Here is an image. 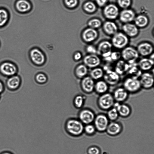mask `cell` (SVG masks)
<instances>
[{"label":"cell","mask_w":154,"mask_h":154,"mask_svg":"<svg viewBox=\"0 0 154 154\" xmlns=\"http://www.w3.org/2000/svg\"><path fill=\"white\" fill-rule=\"evenodd\" d=\"M84 125L78 119L70 118L66 121L65 130L69 135L77 137L81 136L84 132Z\"/></svg>","instance_id":"cell-1"},{"label":"cell","mask_w":154,"mask_h":154,"mask_svg":"<svg viewBox=\"0 0 154 154\" xmlns=\"http://www.w3.org/2000/svg\"><path fill=\"white\" fill-rule=\"evenodd\" d=\"M115 103L112 94L108 92L99 95L97 100L98 108L104 111H107L113 107Z\"/></svg>","instance_id":"cell-2"},{"label":"cell","mask_w":154,"mask_h":154,"mask_svg":"<svg viewBox=\"0 0 154 154\" xmlns=\"http://www.w3.org/2000/svg\"><path fill=\"white\" fill-rule=\"evenodd\" d=\"M122 86L130 94L139 92L142 88L138 79L127 76L123 79Z\"/></svg>","instance_id":"cell-3"},{"label":"cell","mask_w":154,"mask_h":154,"mask_svg":"<svg viewBox=\"0 0 154 154\" xmlns=\"http://www.w3.org/2000/svg\"><path fill=\"white\" fill-rule=\"evenodd\" d=\"M121 54L122 59L130 64L137 63L139 56L137 49L130 46L124 48Z\"/></svg>","instance_id":"cell-4"},{"label":"cell","mask_w":154,"mask_h":154,"mask_svg":"<svg viewBox=\"0 0 154 154\" xmlns=\"http://www.w3.org/2000/svg\"><path fill=\"white\" fill-rule=\"evenodd\" d=\"M128 42V37L123 32H118L112 36L111 43L115 48L122 49L126 47Z\"/></svg>","instance_id":"cell-5"},{"label":"cell","mask_w":154,"mask_h":154,"mask_svg":"<svg viewBox=\"0 0 154 154\" xmlns=\"http://www.w3.org/2000/svg\"><path fill=\"white\" fill-rule=\"evenodd\" d=\"M104 71L103 79L109 86H114L118 85L121 81V76L113 69H107Z\"/></svg>","instance_id":"cell-6"},{"label":"cell","mask_w":154,"mask_h":154,"mask_svg":"<svg viewBox=\"0 0 154 154\" xmlns=\"http://www.w3.org/2000/svg\"><path fill=\"white\" fill-rule=\"evenodd\" d=\"M152 71L143 72L139 77V79L142 88L149 90L153 87L154 74Z\"/></svg>","instance_id":"cell-7"},{"label":"cell","mask_w":154,"mask_h":154,"mask_svg":"<svg viewBox=\"0 0 154 154\" xmlns=\"http://www.w3.org/2000/svg\"><path fill=\"white\" fill-rule=\"evenodd\" d=\"M96 115L94 111L88 108H84L80 110L78 119L84 125L91 124L93 122Z\"/></svg>","instance_id":"cell-8"},{"label":"cell","mask_w":154,"mask_h":154,"mask_svg":"<svg viewBox=\"0 0 154 154\" xmlns=\"http://www.w3.org/2000/svg\"><path fill=\"white\" fill-rule=\"evenodd\" d=\"M105 17L110 20L116 19L119 16V11L118 7L116 5L110 3L106 5L103 10Z\"/></svg>","instance_id":"cell-9"},{"label":"cell","mask_w":154,"mask_h":154,"mask_svg":"<svg viewBox=\"0 0 154 154\" xmlns=\"http://www.w3.org/2000/svg\"><path fill=\"white\" fill-rule=\"evenodd\" d=\"M93 122L95 128L102 132L106 130L109 124V120L106 114L99 113L96 115Z\"/></svg>","instance_id":"cell-10"},{"label":"cell","mask_w":154,"mask_h":154,"mask_svg":"<svg viewBox=\"0 0 154 154\" xmlns=\"http://www.w3.org/2000/svg\"><path fill=\"white\" fill-rule=\"evenodd\" d=\"M95 82L88 75L81 79L80 86L82 91L87 94H92L94 91Z\"/></svg>","instance_id":"cell-11"},{"label":"cell","mask_w":154,"mask_h":154,"mask_svg":"<svg viewBox=\"0 0 154 154\" xmlns=\"http://www.w3.org/2000/svg\"><path fill=\"white\" fill-rule=\"evenodd\" d=\"M116 103H122L128 99L129 94L122 86L116 88L112 93Z\"/></svg>","instance_id":"cell-12"},{"label":"cell","mask_w":154,"mask_h":154,"mask_svg":"<svg viewBox=\"0 0 154 154\" xmlns=\"http://www.w3.org/2000/svg\"><path fill=\"white\" fill-rule=\"evenodd\" d=\"M112 47L110 42L103 41L99 44L97 48V54L103 58L108 57L112 52Z\"/></svg>","instance_id":"cell-13"},{"label":"cell","mask_w":154,"mask_h":154,"mask_svg":"<svg viewBox=\"0 0 154 154\" xmlns=\"http://www.w3.org/2000/svg\"><path fill=\"white\" fill-rule=\"evenodd\" d=\"M83 62V64L88 69H91L100 66L101 60L96 54H89L84 57Z\"/></svg>","instance_id":"cell-14"},{"label":"cell","mask_w":154,"mask_h":154,"mask_svg":"<svg viewBox=\"0 0 154 154\" xmlns=\"http://www.w3.org/2000/svg\"><path fill=\"white\" fill-rule=\"evenodd\" d=\"M17 71L16 66L10 62H5L0 65V72L5 76H11L16 75Z\"/></svg>","instance_id":"cell-15"},{"label":"cell","mask_w":154,"mask_h":154,"mask_svg":"<svg viewBox=\"0 0 154 154\" xmlns=\"http://www.w3.org/2000/svg\"><path fill=\"white\" fill-rule=\"evenodd\" d=\"M30 59L33 64L37 66H41L45 62V57L42 53L38 49L34 48L31 51Z\"/></svg>","instance_id":"cell-16"},{"label":"cell","mask_w":154,"mask_h":154,"mask_svg":"<svg viewBox=\"0 0 154 154\" xmlns=\"http://www.w3.org/2000/svg\"><path fill=\"white\" fill-rule=\"evenodd\" d=\"M130 64L122 59L115 62L113 70L121 76L126 74L130 66Z\"/></svg>","instance_id":"cell-17"},{"label":"cell","mask_w":154,"mask_h":154,"mask_svg":"<svg viewBox=\"0 0 154 154\" xmlns=\"http://www.w3.org/2000/svg\"><path fill=\"white\" fill-rule=\"evenodd\" d=\"M137 65L142 72L151 71L153 69V60L150 58L144 57L140 59L137 62Z\"/></svg>","instance_id":"cell-18"},{"label":"cell","mask_w":154,"mask_h":154,"mask_svg":"<svg viewBox=\"0 0 154 154\" xmlns=\"http://www.w3.org/2000/svg\"><path fill=\"white\" fill-rule=\"evenodd\" d=\"M114 106L116 109L119 116L125 118L130 116L132 112L131 107L128 104L115 102Z\"/></svg>","instance_id":"cell-19"},{"label":"cell","mask_w":154,"mask_h":154,"mask_svg":"<svg viewBox=\"0 0 154 154\" xmlns=\"http://www.w3.org/2000/svg\"><path fill=\"white\" fill-rule=\"evenodd\" d=\"M137 50L139 55L146 57L153 53V47L150 43L144 42L138 45Z\"/></svg>","instance_id":"cell-20"},{"label":"cell","mask_w":154,"mask_h":154,"mask_svg":"<svg viewBox=\"0 0 154 154\" xmlns=\"http://www.w3.org/2000/svg\"><path fill=\"white\" fill-rule=\"evenodd\" d=\"M135 16L134 11L128 8L122 10L119 12V16L120 21L124 23H131Z\"/></svg>","instance_id":"cell-21"},{"label":"cell","mask_w":154,"mask_h":154,"mask_svg":"<svg viewBox=\"0 0 154 154\" xmlns=\"http://www.w3.org/2000/svg\"><path fill=\"white\" fill-rule=\"evenodd\" d=\"M123 33L128 37H134L139 33L138 28L131 23H124L122 27Z\"/></svg>","instance_id":"cell-22"},{"label":"cell","mask_w":154,"mask_h":154,"mask_svg":"<svg viewBox=\"0 0 154 154\" xmlns=\"http://www.w3.org/2000/svg\"><path fill=\"white\" fill-rule=\"evenodd\" d=\"M98 36V33L96 30L90 27L85 29L82 34L83 40L87 42H91L94 41Z\"/></svg>","instance_id":"cell-23"},{"label":"cell","mask_w":154,"mask_h":154,"mask_svg":"<svg viewBox=\"0 0 154 154\" xmlns=\"http://www.w3.org/2000/svg\"><path fill=\"white\" fill-rule=\"evenodd\" d=\"M109 86L103 79H100L95 82L94 91L99 95L108 92Z\"/></svg>","instance_id":"cell-24"},{"label":"cell","mask_w":154,"mask_h":154,"mask_svg":"<svg viewBox=\"0 0 154 154\" xmlns=\"http://www.w3.org/2000/svg\"><path fill=\"white\" fill-rule=\"evenodd\" d=\"M103 29L104 32L109 35L113 36L118 32L117 25L111 20L106 21L103 26Z\"/></svg>","instance_id":"cell-25"},{"label":"cell","mask_w":154,"mask_h":154,"mask_svg":"<svg viewBox=\"0 0 154 154\" xmlns=\"http://www.w3.org/2000/svg\"><path fill=\"white\" fill-rule=\"evenodd\" d=\"M89 72V69L83 63L78 65L74 70L75 76L81 79L88 75Z\"/></svg>","instance_id":"cell-26"},{"label":"cell","mask_w":154,"mask_h":154,"mask_svg":"<svg viewBox=\"0 0 154 154\" xmlns=\"http://www.w3.org/2000/svg\"><path fill=\"white\" fill-rule=\"evenodd\" d=\"M21 82L20 77L16 75L9 77L6 82L7 87L12 90H15L19 88Z\"/></svg>","instance_id":"cell-27"},{"label":"cell","mask_w":154,"mask_h":154,"mask_svg":"<svg viewBox=\"0 0 154 154\" xmlns=\"http://www.w3.org/2000/svg\"><path fill=\"white\" fill-rule=\"evenodd\" d=\"M89 75L95 81L103 79L104 71L102 67L98 66L91 69Z\"/></svg>","instance_id":"cell-28"},{"label":"cell","mask_w":154,"mask_h":154,"mask_svg":"<svg viewBox=\"0 0 154 154\" xmlns=\"http://www.w3.org/2000/svg\"><path fill=\"white\" fill-rule=\"evenodd\" d=\"M121 129L122 127L120 124L115 121H112L109 123L106 130L109 134L115 135L119 134Z\"/></svg>","instance_id":"cell-29"},{"label":"cell","mask_w":154,"mask_h":154,"mask_svg":"<svg viewBox=\"0 0 154 154\" xmlns=\"http://www.w3.org/2000/svg\"><path fill=\"white\" fill-rule=\"evenodd\" d=\"M142 72L136 63L131 64L130 68L126 74L127 76L139 79Z\"/></svg>","instance_id":"cell-30"},{"label":"cell","mask_w":154,"mask_h":154,"mask_svg":"<svg viewBox=\"0 0 154 154\" xmlns=\"http://www.w3.org/2000/svg\"><path fill=\"white\" fill-rule=\"evenodd\" d=\"M134 24L138 28H143L147 26L149 23L148 17L145 15L140 14L135 17L134 20Z\"/></svg>","instance_id":"cell-31"},{"label":"cell","mask_w":154,"mask_h":154,"mask_svg":"<svg viewBox=\"0 0 154 154\" xmlns=\"http://www.w3.org/2000/svg\"><path fill=\"white\" fill-rule=\"evenodd\" d=\"M17 10L21 12H25L30 10L31 6L26 0H18L16 4Z\"/></svg>","instance_id":"cell-32"},{"label":"cell","mask_w":154,"mask_h":154,"mask_svg":"<svg viewBox=\"0 0 154 154\" xmlns=\"http://www.w3.org/2000/svg\"><path fill=\"white\" fill-rule=\"evenodd\" d=\"M85 100V97L82 95H76L74 98L73 104L75 108L78 109L81 108L84 106Z\"/></svg>","instance_id":"cell-33"},{"label":"cell","mask_w":154,"mask_h":154,"mask_svg":"<svg viewBox=\"0 0 154 154\" xmlns=\"http://www.w3.org/2000/svg\"><path fill=\"white\" fill-rule=\"evenodd\" d=\"M106 115L109 120L111 121H115L119 116L116 109L114 106L108 110Z\"/></svg>","instance_id":"cell-34"},{"label":"cell","mask_w":154,"mask_h":154,"mask_svg":"<svg viewBox=\"0 0 154 154\" xmlns=\"http://www.w3.org/2000/svg\"><path fill=\"white\" fill-rule=\"evenodd\" d=\"M83 8L87 12L89 13H92L95 12L96 10V5L92 1H87L84 4Z\"/></svg>","instance_id":"cell-35"},{"label":"cell","mask_w":154,"mask_h":154,"mask_svg":"<svg viewBox=\"0 0 154 154\" xmlns=\"http://www.w3.org/2000/svg\"><path fill=\"white\" fill-rule=\"evenodd\" d=\"M35 82L38 84H43L47 82L48 78L45 73L40 72L35 75Z\"/></svg>","instance_id":"cell-36"},{"label":"cell","mask_w":154,"mask_h":154,"mask_svg":"<svg viewBox=\"0 0 154 154\" xmlns=\"http://www.w3.org/2000/svg\"><path fill=\"white\" fill-rule=\"evenodd\" d=\"M8 19V14L7 11L3 9H0V26H4Z\"/></svg>","instance_id":"cell-37"},{"label":"cell","mask_w":154,"mask_h":154,"mask_svg":"<svg viewBox=\"0 0 154 154\" xmlns=\"http://www.w3.org/2000/svg\"><path fill=\"white\" fill-rule=\"evenodd\" d=\"M88 25L89 27L96 29L101 26L102 25V22L98 19L93 18L88 21Z\"/></svg>","instance_id":"cell-38"},{"label":"cell","mask_w":154,"mask_h":154,"mask_svg":"<svg viewBox=\"0 0 154 154\" xmlns=\"http://www.w3.org/2000/svg\"><path fill=\"white\" fill-rule=\"evenodd\" d=\"M118 5L121 8L124 9L128 8L131 3V0H117Z\"/></svg>","instance_id":"cell-39"},{"label":"cell","mask_w":154,"mask_h":154,"mask_svg":"<svg viewBox=\"0 0 154 154\" xmlns=\"http://www.w3.org/2000/svg\"><path fill=\"white\" fill-rule=\"evenodd\" d=\"M95 129L94 125L91 124L86 125L84 127V132L87 135H91L94 134Z\"/></svg>","instance_id":"cell-40"},{"label":"cell","mask_w":154,"mask_h":154,"mask_svg":"<svg viewBox=\"0 0 154 154\" xmlns=\"http://www.w3.org/2000/svg\"><path fill=\"white\" fill-rule=\"evenodd\" d=\"M109 57L113 63L116 62L121 59V52L119 51H112Z\"/></svg>","instance_id":"cell-41"},{"label":"cell","mask_w":154,"mask_h":154,"mask_svg":"<svg viewBox=\"0 0 154 154\" xmlns=\"http://www.w3.org/2000/svg\"><path fill=\"white\" fill-rule=\"evenodd\" d=\"M64 1L66 5L70 8L75 7L78 3V0H64Z\"/></svg>","instance_id":"cell-42"},{"label":"cell","mask_w":154,"mask_h":154,"mask_svg":"<svg viewBox=\"0 0 154 154\" xmlns=\"http://www.w3.org/2000/svg\"><path fill=\"white\" fill-rule=\"evenodd\" d=\"M100 152L99 149L95 146H91L87 150L88 154H99Z\"/></svg>","instance_id":"cell-43"},{"label":"cell","mask_w":154,"mask_h":154,"mask_svg":"<svg viewBox=\"0 0 154 154\" xmlns=\"http://www.w3.org/2000/svg\"><path fill=\"white\" fill-rule=\"evenodd\" d=\"M87 52L89 54H96L97 48L92 45H89L86 48Z\"/></svg>","instance_id":"cell-44"},{"label":"cell","mask_w":154,"mask_h":154,"mask_svg":"<svg viewBox=\"0 0 154 154\" xmlns=\"http://www.w3.org/2000/svg\"><path fill=\"white\" fill-rule=\"evenodd\" d=\"M108 2V0H95L96 4L100 7H104Z\"/></svg>","instance_id":"cell-45"},{"label":"cell","mask_w":154,"mask_h":154,"mask_svg":"<svg viewBox=\"0 0 154 154\" xmlns=\"http://www.w3.org/2000/svg\"><path fill=\"white\" fill-rule=\"evenodd\" d=\"M74 59L76 61H78L80 60L82 57L81 53L79 52H76L74 55Z\"/></svg>","instance_id":"cell-46"},{"label":"cell","mask_w":154,"mask_h":154,"mask_svg":"<svg viewBox=\"0 0 154 154\" xmlns=\"http://www.w3.org/2000/svg\"><path fill=\"white\" fill-rule=\"evenodd\" d=\"M4 86L3 83L0 81V93H2L4 90Z\"/></svg>","instance_id":"cell-47"},{"label":"cell","mask_w":154,"mask_h":154,"mask_svg":"<svg viewBox=\"0 0 154 154\" xmlns=\"http://www.w3.org/2000/svg\"><path fill=\"white\" fill-rule=\"evenodd\" d=\"M0 154H14L11 152L8 151H5L0 153Z\"/></svg>","instance_id":"cell-48"},{"label":"cell","mask_w":154,"mask_h":154,"mask_svg":"<svg viewBox=\"0 0 154 154\" xmlns=\"http://www.w3.org/2000/svg\"></svg>","instance_id":"cell-49"}]
</instances>
